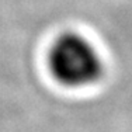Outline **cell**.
<instances>
[{
	"label": "cell",
	"instance_id": "obj_1",
	"mask_svg": "<svg viewBox=\"0 0 132 132\" xmlns=\"http://www.w3.org/2000/svg\"><path fill=\"white\" fill-rule=\"evenodd\" d=\"M48 68L53 79L69 89L94 86L105 73L98 49L77 32H65L55 39L48 53Z\"/></svg>",
	"mask_w": 132,
	"mask_h": 132
}]
</instances>
